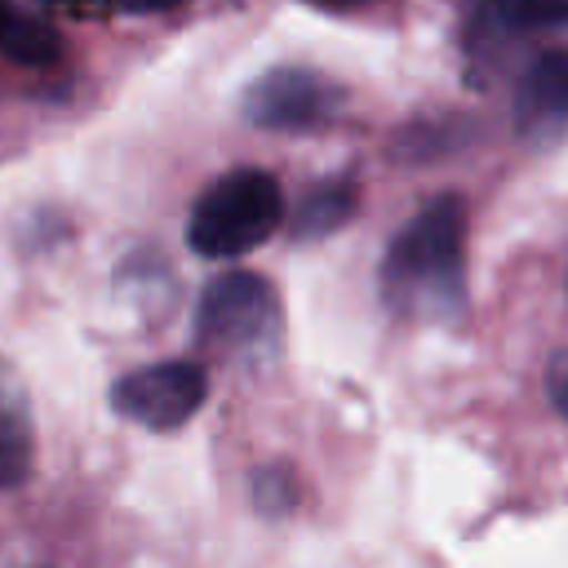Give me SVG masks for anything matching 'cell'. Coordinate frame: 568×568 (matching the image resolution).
Instances as JSON below:
<instances>
[{"instance_id": "6da1fadb", "label": "cell", "mask_w": 568, "mask_h": 568, "mask_svg": "<svg viewBox=\"0 0 568 568\" xmlns=\"http://www.w3.org/2000/svg\"><path fill=\"white\" fill-rule=\"evenodd\" d=\"M382 302L408 320H453L466 302V204L430 200L382 257Z\"/></svg>"}, {"instance_id": "7a4b0ae2", "label": "cell", "mask_w": 568, "mask_h": 568, "mask_svg": "<svg viewBox=\"0 0 568 568\" xmlns=\"http://www.w3.org/2000/svg\"><path fill=\"white\" fill-rule=\"evenodd\" d=\"M280 217H284L280 182L262 169H235L200 195L186 240L200 257L226 262V257H244L248 248L266 244Z\"/></svg>"}, {"instance_id": "3957f363", "label": "cell", "mask_w": 568, "mask_h": 568, "mask_svg": "<svg viewBox=\"0 0 568 568\" xmlns=\"http://www.w3.org/2000/svg\"><path fill=\"white\" fill-rule=\"evenodd\" d=\"M280 297L271 280L253 271H222L195 311V333L204 346L235 355V359H266L280 346Z\"/></svg>"}, {"instance_id": "277c9868", "label": "cell", "mask_w": 568, "mask_h": 568, "mask_svg": "<svg viewBox=\"0 0 568 568\" xmlns=\"http://www.w3.org/2000/svg\"><path fill=\"white\" fill-rule=\"evenodd\" d=\"M244 120L275 133L324 129L342 111V89L311 67H275L244 89Z\"/></svg>"}, {"instance_id": "5b68a950", "label": "cell", "mask_w": 568, "mask_h": 568, "mask_svg": "<svg viewBox=\"0 0 568 568\" xmlns=\"http://www.w3.org/2000/svg\"><path fill=\"white\" fill-rule=\"evenodd\" d=\"M209 395V377L200 364L186 359H164L124 373L111 386V404L120 417L146 426V430H178L195 417V408Z\"/></svg>"}, {"instance_id": "8992f818", "label": "cell", "mask_w": 568, "mask_h": 568, "mask_svg": "<svg viewBox=\"0 0 568 568\" xmlns=\"http://www.w3.org/2000/svg\"><path fill=\"white\" fill-rule=\"evenodd\" d=\"M515 115L524 129L568 120V49H550L524 71L515 93Z\"/></svg>"}, {"instance_id": "52a82bcc", "label": "cell", "mask_w": 568, "mask_h": 568, "mask_svg": "<svg viewBox=\"0 0 568 568\" xmlns=\"http://www.w3.org/2000/svg\"><path fill=\"white\" fill-rule=\"evenodd\" d=\"M550 27H568V0H479L475 13L479 40H510Z\"/></svg>"}, {"instance_id": "ba28073f", "label": "cell", "mask_w": 568, "mask_h": 568, "mask_svg": "<svg viewBox=\"0 0 568 568\" xmlns=\"http://www.w3.org/2000/svg\"><path fill=\"white\" fill-rule=\"evenodd\" d=\"M31 470V413L18 377L0 364V488L22 484Z\"/></svg>"}, {"instance_id": "9c48e42d", "label": "cell", "mask_w": 568, "mask_h": 568, "mask_svg": "<svg viewBox=\"0 0 568 568\" xmlns=\"http://www.w3.org/2000/svg\"><path fill=\"white\" fill-rule=\"evenodd\" d=\"M351 213H355V182L324 178V182L306 186L288 226H293V240H320V235H333Z\"/></svg>"}, {"instance_id": "30bf717a", "label": "cell", "mask_w": 568, "mask_h": 568, "mask_svg": "<svg viewBox=\"0 0 568 568\" xmlns=\"http://www.w3.org/2000/svg\"><path fill=\"white\" fill-rule=\"evenodd\" d=\"M0 49H4L13 62H27V67H49V62H58L62 40H58V31H53L49 22L9 13V22H4V31H0Z\"/></svg>"}, {"instance_id": "8fae6325", "label": "cell", "mask_w": 568, "mask_h": 568, "mask_svg": "<svg viewBox=\"0 0 568 568\" xmlns=\"http://www.w3.org/2000/svg\"><path fill=\"white\" fill-rule=\"evenodd\" d=\"M253 501H257V510H266V515H284V510L293 506V479H288L284 470H262V475L253 479Z\"/></svg>"}, {"instance_id": "7c38bea8", "label": "cell", "mask_w": 568, "mask_h": 568, "mask_svg": "<svg viewBox=\"0 0 568 568\" xmlns=\"http://www.w3.org/2000/svg\"><path fill=\"white\" fill-rule=\"evenodd\" d=\"M546 395H550L555 413L568 417V351L550 355V364H546Z\"/></svg>"}, {"instance_id": "4fadbf2b", "label": "cell", "mask_w": 568, "mask_h": 568, "mask_svg": "<svg viewBox=\"0 0 568 568\" xmlns=\"http://www.w3.org/2000/svg\"><path fill=\"white\" fill-rule=\"evenodd\" d=\"M124 9H173V4H182V0H120Z\"/></svg>"}, {"instance_id": "5bb4252c", "label": "cell", "mask_w": 568, "mask_h": 568, "mask_svg": "<svg viewBox=\"0 0 568 568\" xmlns=\"http://www.w3.org/2000/svg\"><path fill=\"white\" fill-rule=\"evenodd\" d=\"M311 4H324V9H355V4H368V0H311Z\"/></svg>"}, {"instance_id": "9a60e30c", "label": "cell", "mask_w": 568, "mask_h": 568, "mask_svg": "<svg viewBox=\"0 0 568 568\" xmlns=\"http://www.w3.org/2000/svg\"><path fill=\"white\" fill-rule=\"evenodd\" d=\"M4 22H9V9H4V0H0V31H4Z\"/></svg>"}]
</instances>
